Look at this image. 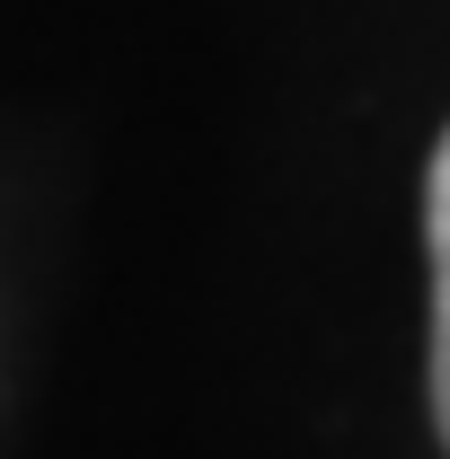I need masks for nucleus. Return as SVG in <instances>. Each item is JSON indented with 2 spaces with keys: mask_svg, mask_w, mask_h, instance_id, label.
<instances>
[{
  "mask_svg": "<svg viewBox=\"0 0 450 459\" xmlns=\"http://www.w3.org/2000/svg\"><path fill=\"white\" fill-rule=\"evenodd\" d=\"M424 247H433V424L450 451V133L424 177Z\"/></svg>",
  "mask_w": 450,
  "mask_h": 459,
  "instance_id": "f257e3e1",
  "label": "nucleus"
}]
</instances>
